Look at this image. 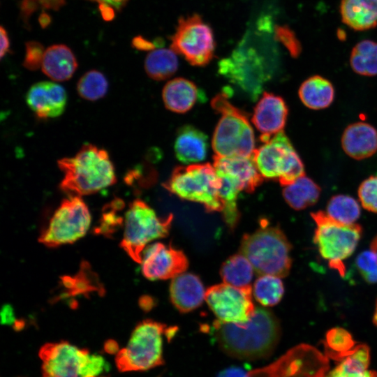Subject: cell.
<instances>
[{
	"label": "cell",
	"mask_w": 377,
	"mask_h": 377,
	"mask_svg": "<svg viewBox=\"0 0 377 377\" xmlns=\"http://www.w3.org/2000/svg\"><path fill=\"white\" fill-rule=\"evenodd\" d=\"M280 325L269 310L257 307L244 323H233L216 320L213 334L220 348L228 355L246 360L267 357L276 347Z\"/></svg>",
	"instance_id": "1"
},
{
	"label": "cell",
	"mask_w": 377,
	"mask_h": 377,
	"mask_svg": "<svg viewBox=\"0 0 377 377\" xmlns=\"http://www.w3.org/2000/svg\"><path fill=\"white\" fill-rule=\"evenodd\" d=\"M57 165L64 172L59 187L68 196L93 194L117 182L108 153L91 144L84 145L73 157L59 159Z\"/></svg>",
	"instance_id": "2"
},
{
	"label": "cell",
	"mask_w": 377,
	"mask_h": 377,
	"mask_svg": "<svg viewBox=\"0 0 377 377\" xmlns=\"http://www.w3.org/2000/svg\"><path fill=\"white\" fill-rule=\"evenodd\" d=\"M212 108L221 114L212 138V148L218 156H251L255 138L246 113L233 105L225 93L212 100Z\"/></svg>",
	"instance_id": "3"
},
{
	"label": "cell",
	"mask_w": 377,
	"mask_h": 377,
	"mask_svg": "<svg viewBox=\"0 0 377 377\" xmlns=\"http://www.w3.org/2000/svg\"><path fill=\"white\" fill-rule=\"evenodd\" d=\"M291 245L277 227L263 226L241 242L240 253L251 263L259 276H286L290 269Z\"/></svg>",
	"instance_id": "4"
},
{
	"label": "cell",
	"mask_w": 377,
	"mask_h": 377,
	"mask_svg": "<svg viewBox=\"0 0 377 377\" xmlns=\"http://www.w3.org/2000/svg\"><path fill=\"white\" fill-rule=\"evenodd\" d=\"M163 187L184 200L202 204L208 212H222L221 179L213 165L193 163L175 168Z\"/></svg>",
	"instance_id": "5"
},
{
	"label": "cell",
	"mask_w": 377,
	"mask_h": 377,
	"mask_svg": "<svg viewBox=\"0 0 377 377\" xmlns=\"http://www.w3.org/2000/svg\"><path fill=\"white\" fill-rule=\"evenodd\" d=\"M176 330L151 320L136 325L128 344L117 352L115 362L120 371H145L164 363L163 337L174 334Z\"/></svg>",
	"instance_id": "6"
},
{
	"label": "cell",
	"mask_w": 377,
	"mask_h": 377,
	"mask_svg": "<svg viewBox=\"0 0 377 377\" xmlns=\"http://www.w3.org/2000/svg\"><path fill=\"white\" fill-rule=\"evenodd\" d=\"M172 219V214L160 218L143 200H133L125 214L124 236L120 246L135 262L141 263L142 254L147 244L167 236Z\"/></svg>",
	"instance_id": "7"
},
{
	"label": "cell",
	"mask_w": 377,
	"mask_h": 377,
	"mask_svg": "<svg viewBox=\"0 0 377 377\" xmlns=\"http://www.w3.org/2000/svg\"><path fill=\"white\" fill-rule=\"evenodd\" d=\"M311 217L316 224L313 240L320 255L343 276V260L354 252L362 235L361 226L341 223L323 211L312 213Z\"/></svg>",
	"instance_id": "8"
},
{
	"label": "cell",
	"mask_w": 377,
	"mask_h": 377,
	"mask_svg": "<svg viewBox=\"0 0 377 377\" xmlns=\"http://www.w3.org/2000/svg\"><path fill=\"white\" fill-rule=\"evenodd\" d=\"M253 158L264 179L278 180L281 186L305 175L303 162L283 131L255 149Z\"/></svg>",
	"instance_id": "9"
},
{
	"label": "cell",
	"mask_w": 377,
	"mask_h": 377,
	"mask_svg": "<svg viewBox=\"0 0 377 377\" xmlns=\"http://www.w3.org/2000/svg\"><path fill=\"white\" fill-rule=\"evenodd\" d=\"M90 223L89 210L80 196H68L54 213L39 242L48 247L73 243L86 234Z\"/></svg>",
	"instance_id": "10"
},
{
	"label": "cell",
	"mask_w": 377,
	"mask_h": 377,
	"mask_svg": "<svg viewBox=\"0 0 377 377\" xmlns=\"http://www.w3.org/2000/svg\"><path fill=\"white\" fill-rule=\"evenodd\" d=\"M329 367L325 355L312 346L302 343L272 364L249 371L246 377H323Z\"/></svg>",
	"instance_id": "11"
},
{
	"label": "cell",
	"mask_w": 377,
	"mask_h": 377,
	"mask_svg": "<svg viewBox=\"0 0 377 377\" xmlns=\"http://www.w3.org/2000/svg\"><path fill=\"white\" fill-rule=\"evenodd\" d=\"M170 47L191 65L204 66L214 57L213 31L197 14L181 17L171 38Z\"/></svg>",
	"instance_id": "12"
},
{
	"label": "cell",
	"mask_w": 377,
	"mask_h": 377,
	"mask_svg": "<svg viewBox=\"0 0 377 377\" xmlns=\"http://www.w3.org/2000/svg\"><path fill=\"white\" fill-rule=\"evenodd\" d=\"M219 71L253 101L259 96L270 77L262 57L244 45L235 50L230 57L221 60Z\"/></svg>",
	"instance_id": "13"
},
{
	"label": "cell",
	"mask_w": 377,
	"mask_h": 377,
	"mask_svg": "<svg viewBox=\"0 0 377 377\" xmlns=\"http://www.w3.org/2000/svg\"><path fill=\"white\" fill-rule=\"evenodd\" d=\"M251 286L236 287L225 283L209 288L205 300L219 320L240 323L248 321L256 307Z\"/></svg>",
	"instance_id": "14"
},
{
	"label": "cell",
	"mask_w": 377,
	"mask_h": 377,
	"mask_svg": "<svg viewBox=\"0 0 377 377\" xmlns=\"http://www.w3.org/2000/svg\"><path fill=\"white\" fill-rule=\"evenodd\" d=\"M141 265L147 279L164 280L183 273L188 267V260L182 251L156 242L145 249Z\"/></svg>",
	"instance_id": "15"
},
{
	"label": "cell",
	"mask_w": 377,
	"mask_h": 377,
	"mask_svg": "<svg viewBox=\"0 0 377 377\" xmlns=\"http://www.w3.org/2000/svg\"><path fill=\"white\" fill-rule=\"evenodd\" d=\"M87 350L66 341L45 343L39 350L42 377H80L82 360Z\"/></svg>",
	"instance_id": "16"
},
{
	"label": "cell",
	"mask_w": 377,
	"mask_h": 377,
	"mask_svg": "<svg viewBox=\"0 0 377 377\" xmlns=\"http://www.w3.org/2000/svg\"><path fill=\"white\" fill-rule=\"evenodd\" d=\"M288 108L279 96L265 91L256 105L251 121L260 132L262 142L283 131L286 124Z\"/></svg>",
	"instance_id": "17"
},
{
	"label": "cell",
	"mask_w": 377,
	"mask_h": 377,
	"mask_svg": "<svg viewBox=\"0 0 377 377\" xmlns=\"http://www.w3.org/2000/svg\"><path fill=\"white\" fill-rule=\"evenodd\" d=\"M29 108L40 119L60 116L67 103V94L60 84L43 81L33 84L26 95Z\"/></svg>",
	"instance_id": "18"
},
{
	"label": "cell",
	"mask_w": 377,
	"mask_h": 377,
	"mask_svg": "<svg viewBox=\"0 0 377 377\" xmlns=\"http://www.w3.org/2000/svg\"><path fill=\"white\" fill-rule=\"evenodd\" d=\"M213 165L219 174L225 175L247 193L253 192L263 182L264 177L258 171L251 156H214Z\"/></svg>",
	"instance_id": "19"
},
{
	"label": "cell",
	"mask_w": 377,
	"mask_h": 377,
	"mask_svg": "<svg viewBox=\"0 0 377 377\" xmlns=\"http://www.w3.org/2000/svg\"><path fill=\"white\" fill-rule=\"evenodd\" d=\"M341 147L344 152L354 159L371 157L377 151V130L364 121L351 124L342 134Z\"/></svg>",
	"instance_id": "20"
},
{
	"label": "cell",
	"mask_w": 377,
	"mask_h": 377,
	"mask_svg": "<svg viewBox=\"0 0 377 377\" xmlns=\"http://www.w3.org/2000/svg\"><path fill=\"white\" fill-rule=\"evenodd\" d=\"M205 292L200 279L190 273H182L172 278L170 293L174 306L181 312L198 307L205 300Z\"/></svg>",
	"instance_id": "21"
},
{
	"label": "cell",
	"mask_w": 377,
	"mask_h": 377,
	"mask_svg": "<svg viewBox=\"0 0 377 377\" xmlns=\"http://www.w3.org/2000/svg\"><path fill=\"white\" fill-rule=\"evenodd\" d=\"M208 149V138L200 130L191 125L179 128L174 144L177 158L185 164L205 160Z\"/></svg>",
	"instance_id": "22"
},
{
	"label": "cell",
	"mask_w": 377,
	"mask_h": 377,
	"mask_svg": "<svg viewBox=\"0 0 377 377\" xmlns=\"http://www.w3.org/2000/svg\"><path fill=\"white\" fill-rule=\"evenodd\" d=\"M77 67L76 58L65 45H53L46 49L42 63V71L54 81H66L74 74Z\"/></svg>",
	"instance_id": "23"
},
{
	"label": "cell",
	"mask_w": 377,
	"mask_h": 377,
	"mask_svg": "<svg viewBox=\"0 0 377 377\" xmlns=\"http://www.w3.org/2000/svg\"><path fill=\"white\" fill-rule=\"evenodd\" d=\"M342 22L355 31H365L377 26V0H341Z\"/></svg>",
	"instance_id": "24"
},
{
	"label": "cell",
	"mask_w": 377,
	"mask_h": 377,
	"mask_svg": "<svg viewBox=\"0 0 377 377\" xmlns=\"http://www.w3.org/2000/svg\"><path fill=\"white\" fill-rule=\"evenodd\" d=\"M199 96V90L191 81L177 77L163 87L162 98L165 108L175 112L184 113L191 110Z\"/></svg>",
	"instance_id": "25"
},
{
	"label": "cell",
	"mask_w": 377,
	"mask_h": 377,
	"mask_svg": "<svg viewBox=\"0 0 377 377\" xmlns=\"http://www.w3.org/2000/svg\"><path fill=\"white\" fill-rule=\"evenodd\" d=\"M369 360V347L358 344L323 377H377L376 371L368 369Z\"/></svg>",
	"instance_id": "26"
},
{
	"label": "cell",
	"mask_w": 377,
	"mask_h": 377,
	"mask_svg": "<svg viewBox=\"0 0 377 377\" xmlns=\"http://www.w3.org/2000/svg\"><path fill=\"white\" fill-rule=\"evenodd\" d=\"M302 103L312 110L329 107L334 101V89L332 84L320 75H313L305 80L298 91Z\"/></svg>",
	"instance_id": "27"
},
{
	"label": "cell",
	"mask_w": 377,
	"mask_h": 377,
	"mask_svg": "<svg viewBox=\"0 0 377 377\" xmlns=\"http://www.w3.org/2000/svg\"><path fill=\"white\" fill-rule=\"evenodd\" d=\"M321 189L311 178L304 175L295 182L284 186L283 196L290 207L302 210L315 205L320 197Z\"/></svg>",
	"instance_id": "28"
},
{
	"label": "cell",
	"mask_w": 377,
	"mask_h": 377,
	"mask_svg": "<svg viewBox=\"0 0 377 377\" xmlns=\"http://www.w3.org/2000/svg\"><path fill=\"white\" fill-rule=\"evenodd\" d=\"M177 53L172 49L153 50L147 56L145 69L149 77L163 80L171 77L177 70Z\"/></svg>",
	"instance_id": "29"
},
{
	"label": "cell",
	"mask_w": 377,
	"mask_h": 377,
	"mask_svg": "<svg viewBox=\"0 0 377 377\" xmlns=\"http://www.w3.org/2000/svg\"><path fill=\"white\" fill-rule=\"evenodd\" d=\"M254 272L250 261L240 253L231 256L223 264L221 276L225 283L245 287L251 286Z\"/></svg>",
	"instance_id": "30"
},
{
	"label": "cell",
	"mask_w": 377,
	"mask_h": 377,
	"mask_svg": "<svg viewBox=\"0 0 377 377\" xmlns=\"http://www.w3.org/2000/svg\"><path fill=\"white\" fill-rule=\"evenodd\" d=\"M350 66L354 72L364 76L377 75V43L364 40L353 48L350 57Z\"/></svg>",
	"instance_id": "31"
},
{
	"label": "cell",
	"mask_w": 377,
	"mask_h": 377,
	"mask_svg": "<svg viewBox=\"0 0 377 377\" xmlns=\"http://www.w3.org/2000/svg\"><path fill=\"white\" fill-rule=\"evenodd\" d=\"M326 213L333 219L347 225L354 224L360 215L359 203L346 195H334L329 200Z\"/></svg>",
	"instance_id": "32"
},
{
	"label": "cell",
	"mask_w": 377,
	"mask_h": 377,
	"mask_svg": "<svg viewBox=\"0 0 377 377\" xmlns=\"http://www.w3.org/2000/svg\"><path fill=\"white\" fill-rule=\"evenodd\" d=\"M283 285L280 277L273 275L260 276L253 286L254 296L264 306L276 304L283 297Z\"/></svg>",
	"instance_id": "33"
},
{
	"label": "cell",
	"mask_w": 377,
	"mask_h": 377,
	"mask_svg": "<svg viewBox=\"0 0 377 377\" xmlns=\"http://www.w3.org/2000/svg\"><path fill=\"white\" fill-rule=\"evenodd\" d=\"M352 335L346 330L335 327L330 330L324 342L325 355L340 361L355 346Z\"/></svg>",
	"instance_id": "34"
},
{
	"label": "cell",
	"mask_w": 377,
	"mask_h": 377,
	"mask_svg": "<svg viewBox=\"0 0 377 377\" xmlns=\"http://www.w3.org/2000/svg\"><path fill=\"white\" fill-rule=\"evenodd\" d=\"M108 82L100 71L91 70L84 73L79 80L77 91L80 96L87 101H97L107 93Z\"/></svg>",
	"instance_id": "35"
},
{
	"label": "cell",
	"mask_w": 377,
	"mask_h": 377,
	"mask_svg": "<svg viewBox=\"0 0 377 377\" xmlns=\"http://www.w3.org/2000/svg\"><path fill=\"white\" fill-rule=\"evenodd\" d=\"M357 269L369 283H377V235L370 244V247L360 253L357 259Z\"/></svg>",
	"instance_id": "36"
},
{
	"label": "cell",
	"mask_w": 377,
	"mask_h": 377,
	"mask_svg": "<svg viewBox=\"0 0 377 377\" xmlns=\"http://www.w3.org/2000/svg\"><path fill=\"white\" fill-rule=\"evenodd\" d=\"M123 207V202L119 199L113 200L103 212L101 223L96 230L98 233L108 235L112 234L118 226L123 223V219L118 216L116 211Z\"/></svg>",
	"instance_id": "37"
},
{
	"label": "cell",
	"mask_w": 377,
	"mask_h": 377,
	"mask_svg": "<svg viewBox=\"0 0 377 377\" xmlns=\"http://www.w3.org/2000/svg\"><path fill=\"white\" fill-rule=\"evenodd\" d=\"M358 197L362 206L367 210L377 212V176L364 179L358 188Z\"/></svg>",
	"instance_id": "38"
},
{
	"label": "cell",
	"mask_w": 377,
	"mask_h": 377,
	"mask_svg": "<svg viewBox=\"0 0 377 377\" xmlns=\"http://www.w3.org/2000/svg\"><path fill=\"white\" fill-rule=\"evenodd\" d=\"M66 0H22L20 15L24 24L29 27V21L33 13L39 8L59 10Z\"/></svg>",
	"instance_id": "39"
},
{
	"label": "cell",
	"mask_w": 377,
	"mask_h": 377,
	"mask_svg": "<svg viewBox=\"0 0 377 377\" xmlns=\"http://www.w3.org/2000/svg\"><path fill=\"white\" fill-rule=\"evenodd\" d=\"M108 370V364L103 357L91 355L87 350L82 360L80 377H103L100 376Z\"/></svg>",
	"instance_id": "40"
},
{
	"label": "cell",
	"mask_w": 377,
	"mask_h": 377,
	"mask_svg": "<svg viewBox=\"0 0 377 377\" xmlns=\"http://www.w3.org/2000/svg\"><path fill=\"white\" fill-rule=\"evenodd\" d=\"M26 53L23 66L30 71H36L42 66L45 50L37 41H28L25 44Z\"/></svg>",
	"instance_id": "41"
},
{
	"label": "cell",
	"mask_w": 377,
	"mask_h": 377,
	"mask_svg": "<svg viewBox=\"0 0 377 377\" xmlns=\"http://www.w3.org/2000/svg\"><path fill=\"white\" fill-rule=\"evenodd\" d=\"M275 31L276 39L288 49L290 55L293 57H298L301 53L302 47L295 34L286 26L278 27Z\"/></svg>",
	"instance_id": "42"
},
{
	"label": "cell",
	"mask_w": 377,
	"mask_h": 377,
	"mask_svg": "<svg viewBox=\"0 0 377 377\" xmlns=\"http://www.w3.org/2000/svg\"><path fill=\"white\" fill-rule=\"evenodd\" d=\"M132 46L138 50H153L156 47L155 44L141 36H138L133 39Z\"/></svg>",
	"instance_id": "43"
},
{
	"label": "cell",
	"mask_w": 377,
	"mask_h": 377,
	"mask_svg": "<svg viewBox=\"0 0 377 377\" xmlns=\"http://www.w3.org/2000/svg\"><path fill=\"white\" fill-rule=\"evenodd\" d=\"M1 48L0 56L2 59L10 51V40L6 30L3 27L0 29Z\"/></svg>",
	"instance_id": "44"
},
{
	"label": "cell",
	"mask_w": 377,
	"mask_h": 377,
	"mask_svg": "<svg viewBox=\"0 0 377 377\" xmlns=\"http://www.w3.org/2000/svg\"><path fill=\"white\" fill-rule=\"evenodd\" d=\"M246 374L241 368L233 367L221 371L218 377H246Z\"/></svg>",
	"instance_id": "45"
},
{
	"label": "cell",
	"mask_w": 377,
	"mask_h": 377,
	"mask_svg": "<svg viewBox=\"0 0 377 377\" xmlns=\"http://www.w3.org/2000/svg\"><path fill=\"white\" fill-rule=\"evenodd\" d=\"M1 316L3 323L10 324L15 320L13 308L8 304H6L3 306L1 311Z\"/></svg>",
	"instance_id": "46"
},
{
	"label": "cell",
	"mask_w": 377,
	"mask_h": 377,
	"mask_svg": "<svg viewBox=\"0 0 377 377\" xmlns=\"http://www.w3.org/2000/svg\"><path fill=\"white\" fill-rule=\"evenodd\" d=\"M99 10L103 18L105 21H111L113 20L114 17L113 7L105 3H99Z\"/></svg>",
	"instance_id": "47"
},
{
	"label": "cell",
	"mask_w": 377,
	"mask_h": 377,
	"mask_svg": "<svg viewBox=\"0 0 377 377\" xmlns=\"http://www.w3.org/2000/svg\"><path fill=\"white\" fill-rule=\"evenodd\" d=\"M99 3L108 4L117 10H120L126 5L128 0H92Z\"/></svg>",
	"instance_id": "48"
},
{
	"label": "cell",
	"mask_w": 377,
	"mask_h": 377,
	"mask_svg": "<svg viewBox=\"0 0 377 377\" xmlns=\"http://www.w3.org/2000/svg\"><path fill=\"white\" fill-rule=\"evenodd\" d=\"M38 21L42 28H46L51 22V17L47 13L43 12L40 15Z\"/></svg>",
	"instance_id": "49"
},
{
	"label": "cell",
	"mask_w": 377,
	"mask_h": 377,
	"mask_svg": "<svg viewBox=\"0 0 377 377\" xmlns=\"http://www.w3.org/2000/svg\"><path fill=\"white\" fill-rule=\"evenodd\" d=\"M373 320H374V324L377 326V302H376V309H375V311H374Z\"/></svg>",
	"instance_id": "50"
}]
</instances>
